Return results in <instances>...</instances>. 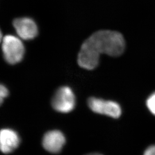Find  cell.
<instances>
[{
    "label": "cell",
    "instance_id": "cell-1",
    "mask_svg": "<svg viewBox=\"0 0 155 155\" xmlns=\"http://www.w3.org/2000/svg\"><path fill=\"white\" fill-rule=\"evenodd\" d=\"M125 47V40L121 33L108 30L97 31L82 45L78 63L84 69L93 70L98 66L101 54L118 56L124 52Z\"/></svg>",
    "mask_w": 155,
    "mask_h": 155
},
{
    "label": "cell",
    "instance_id": "cell-2",
    "mask_svg": "<svg viewBox=\"0 0 155 155\" xmlns=\"http://www.w3.org/2000/svg\"><path fill=\"white\" fill-rule=\"evenodd\" d=\"M2 50L4 59L10 64H16L20 62L25 54V47L21 40L11 35L3 38Z\"/></svg>",
    "mask_w": 155,
    "mask_h": 155
},
{
    "label": "cell",
    "instance_id": "cell-3",
    "mask_svg": "<svg viewBox=\"0 0 155 155\" xmlns=\"http://www.w3.org/2000/svg\"><path fill=\"white\" fill-rule=\"evenodd\" d=\"M52 107L58 112L67 113L75 108V97L72 90L67 86L58 89L52 100Z\"/></svg>",
    "mask_w": 155,
    "mask_h": 155
},
{
    "label": "cell",
    "instance_id": "cell-4",
    "mask_svg": "<svg viewBox=\"0 0 155 155\" xmlns=\"http://www.w3.org/2000/svg\"><path fill=\"white\" fill-rule=\"evenodd\" d=\"M90 109L94 113L118 118L121 115V108L118 103L112 101L91 97L88 100Z\"/></svg>",
    "mask_w": 155,
    "mask_h": 155
},
{
    "label": "cell",
    "instance_id": "cell-5",
    "mask_svg": "<svg viewBox=\"0 0 155 155\" xmlns=\"http://www.w3.org/2000/svg\"><path fill=\"white\" fill-rule=\"evenodd\" d=\"M18 36L23 40L35 39L38 34V28L33 19L29 17H20L13 22Z\"/></svg>",
    "mask_w": 155,
    "mask_h": 155
},
{
    "label": "cell",
    "instance_id": "cell-6",
    "mask_svg": "<svg viewBox=\"0 0 155 155\" xmlns=\"http://www.w3.org/2000/svg\"><path fill=\"white\" fill-rule=\"evenodd\" d=\"M66 143V138L62 132L54 130L45 134L42 144L45 150L52 153H58Z\"/></svg>",
    "mask_w": 155,
    "mask_h": 155
},
{
    "label": "cell",
    "instance_id": "cell-7",
    "mask_svg": "<svg viewBox=\"0 0 155 155\" xmlns=\"http://www.w3.org/2000/svg\"><path fill=\"white\" fill-rule=\"evenodd\" d=\"M20 143V138L16 132L11 129L0 130V150L5 154L13 152Z\"/></svg>",
    "mask_w": 155,
    "mask_h": 155
},
{
    "label": "cell",
    "instance_id": "cell-8",
    "mask_svg": "<svg viewBox=\"0 0 155 155\" xmlns=\"http://www.w3.org/2000/svg\"><path fill=\"white\" fill-rule=\"evenodd\" d=\"M146 104L150 113L155 116V93L150 95L147 100Z\"/></svg>",
    "mask_w": 155,
    "mask_h": 155
},
{
    "label": "cell",
    "instance_id": "cell-9",
    "mask_svg": "<svg viewBox=\"0 0 155 155\" xmlns=\"http://www.w3.org/2000/svg\"><path fill=\"white\" fill-rule=\"evenodd\" d=\"M9 95L8 89L4 85L0 84V105H2L4 101Z\"/></svg>",
    "mask_w": 155,
    "mask_h": 155
},
{
    "label": "cell",
    "instance_id": "cell-10",
    "mask_svg": "<svg viewBox=\"0 0 155 155\" xmlns=\"http://www.w3.org/2000/svg\"><path fill=\"white\" fill-rule=\"evenodd\" d=\"M144 155H155V145L150 146L145 150Z\"/></svg>",
    "mask_w": 155,
    "mask_h": 155
},
{
    "label": "cell",
    "instance_id": "cell-11",
    "mask_svg": "<svg viewBox=\"0 0 155 155\" xmlns=\"http://www.w3.org/2000/svg\"><path fill=\"white\" fill-rule=\"evenodd\" d=\"M2 39H3V38H2V32H1V31L0 29V43L2 42Z\"/></svg>",
    "mask_w": 155,
    "mask_h": 155
},
{
    "label": "cell",
    "instance_id": "cell-12",
    "mask_svg": "<svg viewBox=\"0 0 155 155\" xmlns=\"http://www.w3.org/2000/svg\"><path fill=\"white\" fill-rule=\"evenodd\" d=\"M86 155H102V154H100L98 153H89Z\"/></svg>",
    "mask_w": 155,
    "mask_h": 155
}]
</instances>
